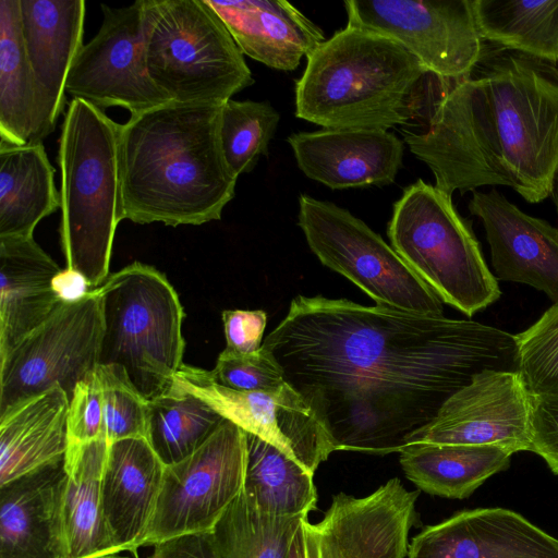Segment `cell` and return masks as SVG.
<instances>
[{
	"label": "cell",
	"instance_id": "obj_1",
	"mask_svg": "<svg viewBox=\"0 0 558 558\" xmlns=\"http://www.w3.org/2000/svg\"><path fill=\"white\" fill-rule=\"evenodd\" d=\"M335 451L400 452L483 371L518 372L515 335L470 319L298 295L262 344Z\"/></svg>",
	"mask_w": 558,
	"mask_h": 558
},
{
	"label": "cell",
	"instance_id": "obj_2",
	"mask_svg": "<svg viewBox=\"0 0 558 558\" xmlns=\"http://www.w3.org/2000/svg\"><path fill=\"white\" fill-rule=\"evenodd\" d=\"M410 151L448 195L487 185L527 203L550 196L558 170V65L487 47L436 102L423 132H405Z\"/></svg>",
	"mask_w": 558,
	"mask_h": 558
},
{
	"label": "cell",
	"instance_id": "obj_3",
	"mask_svg": "<svg viewBox=\"0 0 558 558\" xmlns=\"http://www.w3.org/2000/svg\"><path fill=\"white\" fill-rule=\"evenodd\" d=\"M221 109L169 101L120 124V220L177 227L221 219L238 180L221 146Z\"/></svg>",
	"mask_w": 558,
	"mask_h": 558
},
{
	"label": "cell",
	"instance_id": "obj_4",
	"mask_svg": "<svg viewBox=\"0 0 558 558\" xmlns=\"http://www.w3.org/2000/svg\"><path fill=\"white\" fill-rule=\"evenodd\" d=\"M306 61L295 84V116L324 129L388 131L407 123L428 74L392 38L350 25Z\"/></svg>",
	"mask_w": 558,
	"mask_h": 558
},
{
	"label": "cell",
	"instance_id": "obj_5",
	"mask_svg": "<svg viewBox=\"0 0 558 558\" xmlns=\"http://www.w3.org/2000/svg\"><path fill=\"white\" fill-rule=\"evenodd\" d=\"M119 126L104 110L72 98L59 137L61 244L66 268L83 274L93 289L108 278L121 221Z\"/></svg>",
	"mask_w": 558,
	"mask_h": 558
},
{
	"label": "cell",
	"instance_id": "obj_6",
	"mask_svg": "<svg viewBox=\"0 0 558 558\" xmlns=\"http://www.w3.org/2000/svg\"><path fill=\"white\" fill-rule=\"evenodd\" d=\"M142 12L147 73L170 101L223 105L254 84L207 0H142Z\"/></svg>",
	"mask_w": 558,
	"mask_h": 558
},
{
	"label": "cell",
	"instance_id": "obj_7",
	"mask_svg": "<svg viewBox=\"0 0 558 558\" xmlns=\"http://www.w3.org/2000/svg\"><path fill=\"white\" fill-rule=\"evenodd\" d=\"M102 317L98 365L122 366L147 400L167 392L182 366L183 307L156 268L135 262L97 288Z\"/></svg>",
	"mask_w": 558,
	"mask_h": 558
},
{
	"label": "cell",
	"instance_id": "obj_8",
	"mask_svg": "<svg viewBox=\"0 0 558 558\" xmlns=\"http://www.w3.org/2000/svg\"><path fill=\"white\" fill-rule=\"evenodd\" d=\"M392 248L438 298L473 316L500 296L470 223L451 196L418 179L393 204Z\"/></svg>",
	"mask_w": 558,
	"mask_h": 558
},
{
	"label": "cell",
	"instance_id": "obj_9",
	"mask_svg": "<svg viewBox=\"0 0 558 558\" xmlns=\"http://www.w3.org/2000/svg\"><path fill=\"white\" fill-rule=\"evenodd\" d=\"M299 226L323 265L344 276L376 305L442 316V301L364 221L330 202L303 194Z\"/></svg>",
	"mask_w": 558,
	"mask_h": 558
},
{
	"label": "cell",
	"instance_id": "obj_10",
	"mask_svg": "<svg viewBox=\"0 0 558 558\" xmlns=\"http://www.w3.org/2000/svg\"><path fill=\"white\" fill-rule=\"evenodd\" d=\"M102 333L97 288L62 303L0 360V417L54 387L71 400L78 383L95 374Z\"/></svg>",
	"mask_w": 558,
	"mask_h": 558
},
{
	"label": "cell",
	"instance_id": "obj_11",
	"mask_svg": "<svg viewBox=\"0 0 558 558\" xmlns=\"http://www.w3.org/2000/svg\"><path fill=\"white\" fill-rule=\"evenodd\" d=\"M246 466V433L225 420L193 453L166 465L143 547L179 536L213 533L242 493Z\"/></svg>",
	"mask_w": 558,
	"mask_h": 558
},
{
	"label": "cell",
	"instance_id": "obj_12",
	"mask_svg": "<svg viewBox=\"0 0 558 558\" xmlns=\"http://www.w3.org/2000/svg\"><path fill=\"white\" fill-rule=\"evenodd\" d=\"M350 26L392 38L441 81L468 75L485 48L473 0H348Z\"/></svg>",
	"mask_w": 558,
	"mask_h": 558
},
{
	"label": "cell",
	"instance_id": "obj_13",
	"mask_svg": "<svg viewBox=\"0 0 558 558\" xmlns=\"http://www.w3.org/2000/svg\"><path fill=\"white\" fill-rule=\"evenodd\" d=\"M420 492L392 477L363 497L335 495L319 521H301L288 558H405Z\"/></svg>",
	"mask_w": 558,
	"mask_h": 558
},
{
	"label": "cell",
	"instance_id": "obj_14",
	"mask_svg": "<svg viewBox=\"0 0 558 558\" xmlns=\"http://www.w3.org/2000/svg\"><path fill=\"white\" fill-rule=\"evenodd\" d=\"M100 8V28L78 51L65 93L101 110L124 108L131 116L169 102L147 73L142 0L125 7Z\"/></svg>",
	"mask_w": 558,
	"mask_h": 558
},
{
	"label": "cell",
	"instance_id": "obj_15",
	"mask_svg": "<svg viewBox=\"0 0 558 558\" xmlns=\"http://www.w3.org/2000/svg\"><path fill=\"white\" fill-rule=\"evenodd\" d=\"M173 384L244 432L276 446L312 474L335 451L311 408L287 383L275 392L239 391L220 385L210 371L182 364Z\"/></svg>",
	"mask_w": 558,
	"mask_h": 558
},
{
	"label": "cell",
	"instance_id": "obj_16",
	"mask_svg": "<svg viewBox=\"0 0 558 558\" xmlns=\"http://www.w3.org/2000/svg\"><path fill=\"white\" fill-rule=\"evenodd\" d=\"M495 446L531 451V396L518 372L483 371L409 444Z\"/></svg>",
	"mask_w": 558,
	"mask_h": 558
},
{
	"label": "cell",
	"instance_id": "obj_17",
	"mask_svg": "<svg viewBox=\"0 0 558 558\" xmlns=\"http://www.w3.org/2000/svg\"><path fill=\"white\" fill-rule=\"evenodd\" d=\"M21 29L37 90L35 131L43 142L65 105L70 69L83 47L84 0H20Z\"/></svg>",
	"mask_w": 558,
	"mask_h": 558
},
{
	"label": "cell",
	"instance_id": "obj_18",
	"mask_svg": "<svg viewBox=\"0 0 558 558\" xmlns=\"http://www.w3.org/2000/svg\"><path fill=\"white\" fill-rule=\"evenodd\" d=\"M469 210L484 226L495 278L527 284L558 303V228L523 213L496 190L474 191Z\"/></svg>",
	"mask_w": 558,
	"mask_h": 558
},
{
	"label": "cell",
	"instance_id": "obj_19",
	"mask_svg": "<svg viewBox=\"0 0 558 558\" xmlns=\"http://www.w3.org/2000/svg\"><path fill=\"white\" fill-rule=\"evenodd\" d=\"M407 558H558V538L510 509L476 508L423 527Z\"/></svg>",
	"mask_w": 558,
	"mask_h": 558
},
{
	"label": "cell",
	"instance_id": "obj_20",
	"mask_svg": "<svg viewBox=\"0 0 558 558\" xmlns=\"http://www.w3.org/2000/svg\"><path fill=\"white\" fill-rule=\"evenodd\" d=\"M298 167L332 190L393 183L403 142L384 130L323 129L288 137Z\"/></svg>",
	"mask_w": 558,
	"mask_h": 558
},
{
	"label": "cell",
	"instance_id": "obj_21",
	"mask_svg": "<svg viewBox=\"0 0 558 558\" xmlns=\"http://www.w3.org/2000/svg\"><path fill=\"white\" fill-rule=\"evenodd\" d=\"M166 464L146 438L108 444L101 480L107 527L120 553L137 558L161 492Z\"/></svg>",
	"mask_w": 558,
	"mask_h": 558
},
{
	"label": "cell",
	"instance_id": "obj_22",
	"mask_svg": "<svg viewBox=\"0 0 558 558\" xmlns=\"http://www.w3.org/2000/svg\"><path fill=\"white\" fill-rule=\"evenodd\" d=\"M64 460L0 486V558H66Z\"/></svg>",
	"mask_w": 558,
	"mask_h": 558
},
{
	"label": "cell",
	"instance_id": "obj_23",
	"mask_svg": "<svg viewBox=\"0 0 558 558\" xmlns=\"http://www.w3.org/2000/svg\"><path fill=\"white\" fill-rule=\"evenodd\" d=\"M243 54L271 69L295 70L325 36L322 28L284 0H207Z\"/></svg>",
	"mask_w": 558,
	"mask_h": 558
},
{
	"label": "cell",
	"instance_id": "obj_24",
	"mask_svg": "<svg viewBox=\"0 0 558 558\" xmlns=\"http://www.w3.org/2000/svg\"><path fill=\"white\" fill-rule=\"evenodd\" d=\"M60 270L34 236L0 238V360L62 304L52 290Z\"/></svg>",
	"mask_w": 558,
	"mask_h": 558
},
{
	"label": "cell",
	"instance_id": "obj_25",
	"mask_svg": "<svg viewBox=\"0 0 558 558\" xmlns=\"http://www.w3.org/2000/svg\"><path fill=\"white\" fill-rule=\"evenodd\" d=\"M69 405L58 386L0 417V486L64 460Z\"/></svg>",
	"mask_w": 558,
	"mask_h": 558
},
{
	"label": "cell",
	"instance_id": "obj_26",
	"mask_svg": "<svg viewBox=\"0 0 558 558\" xmlns=\"http://www.w3.org/2000/svg\"><path fill=\"white\" fill-rule=\"evenodd\" d=\"M107 450L106 437L66 449L61 497L66 558H99L120 553L102 511L101 480Z\"/></svg>",
	"mask_w": 558,
	"mask_h": 558
},
{
	"label": "cell",
	"instance_id": "obj_27",
	"mask_svg": "<svg viewBox=\"0 0 558 558\" xmlns=\"http://www.w3.org/2000/svg\"><path fill=\"white\" fill-rule=\"evenodd\" d=\"M43 142H0V238L34 236L38 222L61 207Z\"/></svg>",
	"mask_w": 558,
	"mask_h": 558
},
{
	"label": "cell",
	"instance_id": "obj_28",
	"mask_svg": "<svg viewBox=\"0 0 558 558\" xmlns=\"http://www.w3.org/2000/svg\"><path fill=\"white\" fill-rule=\"evenodd\" d=\"M407 478L429 495L464 499L506 470L511 453L495 446L410 444L400 452Z\"/></svg>",
	"mask_w": 558,
	"mask_h": 558
},
{
	"label": "cell",
	"instance_id": "obj_29",
	"mask_svg": "<svg viewBox=\"0 0 558 558\" xmlns=\"http://www.w3.org/2000/svg\"><path fill=\"white\" fill-rule=\"evenodd\" d=\"M246 441L243 492L257 509L275 517L310 514L316 509L314 474L254 434L246 433Z\"/></svg>",
	"mask_w": 558,
	"mask_h": 558
},
{
	"label": "cell",
	"instance_id": "obj_30",
	"mask_svg": "<svg viewBox=\"0 0 558 558\" xmlns=\"http://www.w3.org/2000/svg\"><path fill=\"white\" fill-rule=\"evenodd\" d=\"M20 0H0V142L32 141L37 111L35 77L21 29Z\"/></svg>",
	"mask_w": 558,
	"mask_h": 558
},
{
	"label": "cell",
	"instance_id": "obj_31",
	"mask_svg": "<svg viewBox=\"0 0 558 558\" xmlns=\"http://www.w3.org/2000/svg\"><path fill=\"white\" fill-rule=\"evenodd\" d=\"M484 41L557 64L558 0H473Z\"/></svg>",
	"mask_w": 558,
	"mask_h": 558
},
{
	"label": "cell",
	"instance_id": "obj_32",
	"mask_svg": "<svg viewBox=\"0 0 558 558\" xmlns=\"http://www.w3.org/2000/svg\"><path fill=\"white\" fill-rule=\"evenodd\" d=\"M206 402L177 385L148 401V442L166 464L198 449L225 421Z\"/></svg>",
	"mask_w": 558,
	"mask_h": 558
},
{
	"label": "cell",
	"instance_id": "obj_33",
	"mask_svg": "<svg viewBox=\"0 0 558 558\" xmlns=\"http://www.w3.org/2000/svg\"><path fill=\"white\" fill-rule=\"evenodd\" d=\"M307 517L262 512L242 490L210 534L222 558H288L292 538Z\"/></svg>",
	"mask_w": 558,
	"mask_h": 558
},
{
	"label": "cell",
	"instance_id": "obj_34",
	"mask_svg": "<svg viewBox=\"0 0 558 558\" xmlns=\"http://www.w3.org/2000/svg\"><path fill=\"white\" fill-rule=\"evenodd\" d=\"M280 120L268 101L230 99L222 105L220 141L225 158L236 177L251 172L268 146Z\"/></svg>",
	"mask_w": 558,
	"mask_h": 558
},
{
	"label": "cell",
	"instance_id": "obj_35",
	"mask_svg": "<svg viewBox=\"0 0 558 558\" xmlns=\"http://www.w3.org/2000/svg\"><path fill=\"white\" fill-rule=\"evenodd\" d=\"M518 373L531 396H558V303L515 335Z\"/></svg>",
	"mask_w": 558,
	"mask_h": 558
},
{
	"label": "cell",
	"instance_id": "obj_36",
	"mask_svg": "<svg viewBox=\"0 0 558 558\" xmlns=\"http://www.w3.org/2000/svg\"><path fill=\"white\" fill-rule=\"evenodd\" d=\"M105 436L109 442L148 438V401L130 381L120 365H98Z\"/></svg>",
	"mask_w": 558,
	"mask_h": 558
},
{
	"label": "cell",
	"instance_id": "obj_37",
	"mask_svg": "<svg viewBox=\"0 0 558 558\" xmlns=\"http://www.w3.org/2000/svg\"><path fill=\"white\" fill-rule=\"evenodd\" d=\"M210 372L220 385L239 391L275 392L286 384L280 366L263 345L245 354L225 349Z\"/></svg>",
	"mask_w": 558,
	"mask_h": 558
},
{
	"label": "cell",
	"instance_id": "obj_38",
	"mask_svg": "<svg viewBox=\"0 0 558 558\" xmlns=\"http://www.w3.org/2000/svg\"><path fill=\"white\" fill-rule=\"evenodd\" d=\"M105 436L101 387L96 375L74 389L68 412V447L80 446Z\"/></svg>",
	"mask_w": 558,
	"mask_h": 558
},
{
	"label": "cell",
	"instance_id": "obj_39",
	"mask_svg": "<svg viewBox=\"0 0 558 558\" xmlns=\"http://www.w3.org/2000/svg\"><path fill=\"white\" fill-rule=\"evenodd\" d=\"M531 451L558 475V396H531Z\"/></svg>",
	"mask_w": 558,
	"mask_h": 558
},
{
	"label": "cell",
	"instance_id": "obj_40",
	"mask_svg": "<svg viewBox=\"0 0 558 558\" xmlns=\"http://www.w3.org/2000/svg\"><path fill=\"white\" fill-rule=\"evenodd\" d=\"M222 322L226 349L236 353H253L262 348L267 314L262 310H226Z\"/></svg>",
	"mask_w": 558,
	"mask_h": 558
},
{
	"label": "cell",
	"instance_id": "obj_41",
	"mask_svg": "<svg viewBox=\"0 0 558 558\" xmlns=\"http://www.w3.org/2000/svg\"><path fill=\"white\" fill-rule=\"evenodd\" d=\"M147 558H222L211 534H192L154 545Z\"/></svg>",
	"mask_w": 558,
	"mask_h": 558
},
{
	"label": "cell",
	"instance_id": "obj_42",
	"mask_svg": "<svg viewBox=\"0 0 558 558\" xmlns=\"http://www.w3.org/2000/svg\"><path fill=\"white\" fill-rule=\"evenodd\" d=\"M52 290L62 303H74L84 299L94 289L83 274L65 268L53 278Z\"/></svg>",
	"mask_w": 558,
	"mask_h": 558
},
{
	"label": "cell",
	"instance_id": "obj_43",
	"mask_svg": "<svg viewBox=\"0 0 558 558\" xmlns=\"http://www.w3.org/2000/svg\"><path fill=\"white\" fill-rule=\"evenodd\" d=\"M555 205L556 211L558 214V170L555 173L554 180H553V187L551 193L549 196Z\"/></svg>",
	"mask_w": 558,
	"mask_h": 558
},
{
	"label": "cell",
	"instance_id": "obj_44",
	"mask_svg": "<svg viewBox=\"0 0 558 558\" xmlns=\"http://www.w3.org/2000/svg\"><path fill=\"white\" fill-rule=\"evenodd\" d=\"M99 558H126V557H120L118 555H108V556H102V557H99Z\"/></svg>",
	"mask_w": 558,
	"mask_h": 558
},
{
	"label": "cell",
	"instance_id": "obj_45",
	"mask_svg": "<svg viewBox=\"0 0 558 558\" xmlns=\"http://www.w3.org/2000/svg\"><path fill=\"white\" fill-rule=\"evenodd\" d=\"M557 65H558V56H557Z\"/></svg>",
	"mask_w": 558,
	"mask_h": 558
}]
</instances>
